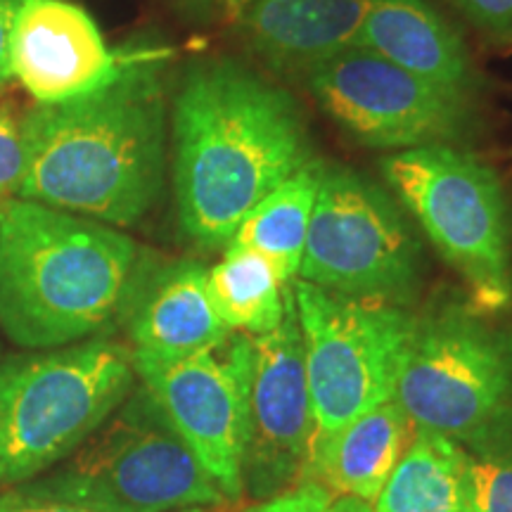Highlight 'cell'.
<instances>
[{
  "instance_id": "18",
  "label": "cell",
  "mask_w": 512,
  "mask_h": 512,
  "mask_svg": "<svg viewBox=\"0 0 512 512\" xmlns=\"http://www.w3.org/2000/svg\"><path fill=\"white\" fill-rule=\"evenodd\" d=\"M375 512H470L475 510L472 456L458 441L415 430L411 444L380 496Z\"/></svg>"
},
{
  "instance_id": "16",
  "label": "cell",
  "mask_w": 512,
  "mask_h": 512,
  "mask_svg": "<svg viewBox=\"0 0 512 512\" xmlns=\"http://www.w3.org/2000/svg\"><path fill=\"white\" fill-rule=\"evenodd\" d=\"M356 46L467 98L479 88L463 36L430 0H370Z\"/></svg>"
},
{
  "instance_id": "7",
  "label": "cell",
  "mask_w": 512,
  "mask_h": 512,
  "mask_svg": "<svg viewBox=\"0 0 512 512\" xmlns=\"http://www.w3.org/2000/svg\"><path fill=\"white\" fill-rule=\"evenodd\" d=\"M313 408L311 453L339 430L396 396L418 316L406 306L354 299L294 278Z\"/></svg>"
},
{
  "instance_id": "8",
  "label": "cell",
  "mask_w": 512,
  "mask_h": 512,
  "mask_svg": "<svg viewBox=\"0 0 512 512\" xmlns=\"http://www.w3.org/2000/svg\"><path fill=\"white\" fill-rule=\"evenodd\" d=\"M394 399L415 430L465 448L512 432V332L467 304L420 318Z\"/></svg>"
},
{
  "instance_id": "25",
  "label": "cell",
  "mask_w": 512,
  "mask_h": 512,
  "mask_svg": "<svg viewBox=\"0 0 512 512\" xmlns=\"http://www.w3.org/2000/svg\"><path fill=\"white\" fill-rule=\"evenodd\" d=\"M0 512H98L81 508V505L50 501V498L29 496L19 489H10L8 494L0 496ZM183 512H204V510H183Z\"/></svg>"
},
{
  "instance_id": "21",
  "label": "cell",
  "mask_w": 512,
  "mask_h": 512,
  "mask_svg": "<svg viewBox=\"0 0 512 512\" xmlns=\"http://www.w3.org/2000/svg\"><path fill=\"white\" fill-rule=\"evenodd\" d=\"M477 512H512V432L467 448Z\"/></svg>"
},
{
  "instance_id": "19",
  "label": "cell",
  "mask_w": 512,
  "mask_h": 512,
  "mask_svg": "<svg viewBox=\"0 0 512 512\" xmlns=\"http://www.w3.org/2000/svg\"><path fill=\"white\" fill-rule=\"evenodd\" d=\"M323 159L316 157L266 195L245 216L230 245L249 247L271 261L285 285L299 275L316 204Z\"/></svg>"
},
{
  "instance_id": "14",
  "label": "cell",
  "mask_w": 512,
  "mask_h": 512,
  "mask_svg": "<svg viewBox=\"0 0 512 512\" xmlns=\"http://www.w3.org/2000/svg\"><path fill=\"white\" fill-rule=\"evenodd\" d=\"M370 0H249L240 12L247 43L268 67L306 74L356 48Z\"/></svg>"
},
{
  "instance_id": "10",
  "label": "cell",
  "mask_w": 512,
  "mask_h": 512,
  "mask_svg": "<svg viewBox=\"0 0 512 512\" xmlns=\"http://www.w3.org/2000/svg\"><path fill=\"white\" fill-rule=\"evenodd\" d=\"M318 107L356 143L403 152L472 136V98L420 79L366 48H349L304 74Z\"/></svg>"
},
{
  "instance_id": "17",
  "label": "cell",
  "mask_w": 512,
  "mask_h": 512,
  "mask_svg": "<svg viewBox=\"0 0 512 512\" xmlns=\"http://www.w3.org/2000/svg\"><path fill=\"white\" fill-rule=\"evenodd\" d=\"M413 422L392 399L349 422L309 458L304 479H316L335 496L373 505L403 451L413 439Z\"/></svg>"
},
{
  "instance_id": "2",
  "label": "cell",
  "mask_w": 512,
  "mask_h": 512,
  "mask_svg": "<svg viewBox=\"0 0 512 512\" xmlns=\"http://www.w3.org/2000/svg\"><path fill=\"white\" fill-rule=\"evenodd\" d=\"M22 200L133 226L155 207L166 169V98L159 62L133 53L98 91L36 105L22 119Z\"/></svg>"
},
{
  "instance_id": "9",
  "label": "cell",
  "mask_w": 512,
  "mask_h": 512,
  "mask_svg": "<svg viewBox=\"0 0 512 512\" xmlns=\"http://www.w3.org/2000/svg\"><path fill=\"white\" fill-rule=\"evenodd\" d=\"M297 278L342 297L411 304L422 252L399 200L351 166L323 162Z\"/></svg>"
},
{
  "instance_id": "3",
  "label": "cell",
  "mask_w": 512,
  "mask_h": 512,
  "mask_svg": "<svg viewBox=\"0 0 512 512\" xmlns=\"http://www.w3.org/2000/svg\"><path fill=\"white\" fill-rule=\"evenodd\" d=\"M136 264V242L107 223L0 204V330L27 351L83 342L126 302Z\"/></svg>"
},
{
  "instance_id": "30",
  "label": "cell",
  "mask_w": 512,
  "mask_h": 512,
  "mask_svg": "<svg viewBox=\"0 0 512 512\" xmlns=\"http://www.w3.org/2000/svg\"><path fill=\"white\" fill-rule=\"evenodd\" d=\"M470 512H477V510H470Z\"/></svg>"
},
{
  "instance_id": "27",
  "label": "cell",
  "mask_w": 512,
  "mask_h": 512,
  "mask_svg": "<svg viewBox=\"0 0 512 512\" xmlns=\"http://www.w3.org/2000/svg\"><path fill=\"white\" fill-rule=\"evenodd\" d=\"M325 512H375L373 505L366 501H358L351 496H335Z\"/></svg>"
},
{
  "instance_id": "13",
  "label": "cell",
  "mask_w": 512,
  "mask_h": 512,
  "mask_svg": "<svg viewBox=\"0 0 512 512\" xmlns=\"http://www.w3.org/2000/svg\"><path fill=\"white\" fill-rule=\"evenodd\" d=\"M12 79L38 105H60L98 91L121 72L128 55L107 46L81 5L22 0L12 24Z\"/></svg>"
},
{
  "instance_id": "29",
  "label": "cell",
  "mask_w": 512,
  "mask_h": 512,
  "mask_svg": "<svg viewBox=\"0 0 512 512\" xmlns=\"http://www.w3.org/2000/svg\"><path fill=\"white\" fill-rule=\"evenodd\" d=\"M185 3L192 5V8H197V10H207L214 0H185Z\"/></svg>"
},
{
  "instance_id": "11",
  "label": "cell",
  "mask_w": 512,
  "mask_h": 512,
  "mask_svg": "<svg viewBox=\"0 0 512 512\" xmlns=\"http://www.w3.org/2000/svg\"><path fill=\"white\" fill-rule=\"evenodd\" d=\"M249 347L233 332L219 347L174 361L133 356L136 377L174 432L200 460L226 501H240L245 453Z\"/></svg>"
},
{
  "instance_id": "26",
  "label": "cell",
  "mask_w": 512,
  "mask_h": 512,
  "mask_svg": "<svg viewBox=\"0 0 512 512\" xmlns=\"http://www.w3.org/2000/svg\"><path fill=\"white\" fill-rule=\"evenodd\" d=\"M19 3H22V0H0V88L12 79L10 43H12V24H15Z\"/></svg>"
},
{
  "instance_id": "4",
  "label": "cell",
  "mask_w": 512,
  "mask_h": 512,
  "mask_svg": "<svg viewBox=\"0 0 512 512\" xmlns=\"http://www.w3.org/2000/svg\"><path fill=\"white\" fill-rule=\"evenodd\" d=\"M136 387L133 351L91 339L0 361V486L46 475Z\"/></svg>"
},
{
  "instance_id": "23",
  "label": "cell",
  "mask_w": 512,
  "mask_h": 512,
  "mask_svg": "<svg viewBox=\"0 0 512 512\" xmlns=\"http://www.w3.org/2000/svg\"><path fill=\"white\" fill-rule=\"evenodd\" d=\"M332 498L335 494L328 486L316 482V479H304L283 494L266 498V501H256L245 512H325Z\"/></svg>"
},
{
  "instance_id": "20",
  "label": "cell",
  "mask_w": 512,
  "mask_h": 512,
  "mask_svg": "<svg viewBox=\"0 0 512 512\" xmlns=\"http://www.w3.org/2000/svg\"><path fill=\"white\" fill-rule=\"evenodd\" d=\"M209 299L230 332L259 337L285 320L290 285L280 280L266 256L228 245L223 259L207 268Z\"/></svg>"
},
{
  "instance_id": "1",
  "label": "cell",
  "mask_w": 512,
  "mask_h": 512,
  "mask_svg": "<svg viewBox=\"0 0 512 512\" xmlns=\"http://www.w3.org/2000/svg\"><path fill=\"white\" fill-rule=\"evenodd\" d=\"M171 131L178 219L202 249H226L249 211L316 159L297 100L230 60L190 67Z\"/></svg>"
},
{
  "instance_id": "12",
  "label": "cell",
  "mask_w": 512,
  "mask_h": 512,
  "mask_svg": "<svg viewBox=\"0 0 512 512\" xmlns=\"http://www.w3.org/2000/svg\"><path fill=\"white\" fill-rule=\"evenodd\" d=\"M313 439V408L304 342L292 290L285 320L252 337L242 489L266 501L304 482Z\"/></svg>"
},
{
  "instance_id": "28",
  "label": "cell",
  "mask_w": 512,
  "mask_h": 512,
  "mask_svg": "<svg viewBox=\"0 0 512 512\" xmlns=\"http://www.w3.org/2000/svg\"><path fill=\"white\" fill-rule=\"evenodd\" d=\"M223 3H226V8H228L230 15L238 17L240 12H242V8H245V5L249 3V0H223Z\"/></svg>"
},
{
  "instance_id": "24",
  "label": "cell",
  "mask_w": 512,
  "mask_h": 512,
  "mask_svg": "<svg viewBox=\"0 0 512 512\" xmlns=\"http://www.w3.org/2000/svg\"><path fill=\"white\" fill-rule=\"evenodd\" d=\"M456 8L484 34L512 43V0H453Z\"/></svg>"
},
{
  "instance_id": "5",
  "label": "cell",
  "mask_w": 512,
  "mask_h": 512,
  "mask_svg": "<svg viewBox=\"0 0 512 512\" xmlns=\"http://www.w3.org/2000/svg\"><path fill=\"white\" fill-rule=\"evenodd\" d=\"M15 489L98 512H183L228 503L143 384L72 456Z\"/></svg>"
},
{
  "instance_id": "15",
  "label": "cell",
  "mask_w": 512,
  "mask_h": 512,
  "mask_svg": "<svg viewBox=\"0 0 512 512\" xmlns=\"http://www.w3.org/2000/svg\"><path fill=\"white\" fill-rule=\"evenodd\" d=\"M233 335L209 299L207 268L174 261L145 280L128 316L133 356L174 361L219 347Z\"/></svg>"
},
{
  "instance_id": "6",
  "label": "cell",
  "mask_w": 512,
  "mask_h": 512,
  "mask_svg": "<svg viewBox=\"0 0 512 512\" xmlns=\"http://www.w3.org/2000/svg\"><path fill=\"white\" fill-rule=\"evenodd\" d=\"M382 176L460 275L467 306L494 318L512 304V226L501 178L458 145L389 152Z\"/></svg>"
},
{
  "instance_id": "22",
  "label": "cell",
  "mask_w": 512,
  "mask_h": 512,
  "mask_svg": "<svg viewBox=\"0 0 512 512\" xmlns=\"http://www.w3.org/2000/svg\"><path fill=\"white\" fill-rule=\"evenodd\" d=\"M27 169L22 121L0 102V204L15 200Z\"/></svg>"
}]
</instances>
